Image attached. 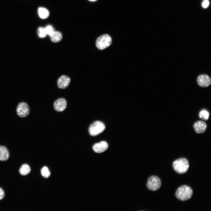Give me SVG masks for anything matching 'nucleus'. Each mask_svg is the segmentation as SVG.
<instances>
[{
	"instance_id": "1",
	"label": "nucleus",
	"mask_w": 211,
	"mask_h": 211,
	"mask_svg": "<svg viewBox=\"0 0 211 211\" xmlns=\"http://www.w3.org/2000/svg\"><path fill=\"white\" fill-rule=\"evenodd\" d=\"M193 193V190L190 187L186 185H183L177 189L175 193V196L179 200L185 201L191 198Z\"/></svg>"
},
{
	"instance_id": "2",
	"label": "nucleus",
	"mask_w": 211,
	"mask_h": 211,
	"mask_svg": "<svg viewBox=\"0 0 211 211\" xmlns=\"http://www.w3.org/2000/svg\"><path fill=\"white\" fill-rule=\"evenodd\" d=\"M188 161L185 158H181L175 160L173 163L172 166L175 171L179 174L186 173L189 167Z\"/></svg>"
},
{
	"instance_id": "3",
	"label": "nucleus",
	"mask_w": 211,
	"mask_h": 211,
	"mask_svg": "<svg viewBox=\"0 0 211 211\" xmlns=\"http://www.w3.org/2000/svg\"><path fill=\"white\" fill-rule=\"evenodd\" d=\"M105 128V126L102 122L96 121L92 123L89 126L88 132L92 136H96L103 132Z\"/></svg>"
},
{
	"instance_id": "4",
	"label": "nucleus",
	"mask_w": 211,
	"mask_h": 211,
	"mask_svg": "<svg viewBox=\"0 0 211 211\" xmlns=\"http://www.w3.org/2000/svg\"><path fill=\"white\" fill-rule=\"evenodd\" d=\"M112 41L110 36L108 34H104L97 38L96 41V46L98 49L103 50L110 46Z\"/></svg>"
},
{
	"instance_id": "5",
	"label": "nucleus",
	"mask_w": 211,
	"mask_h": 211,
	"mask_svg": "<svg viewBox=\"0 0 211 211\" xmlns=\"http://www.w3.org/2000/svg\"><path fill=\"white\" fill-rule=\"evenodd\" d=\"M161 185V179L156 176H150L147 180L146 184L148 189L152 191L158 190L160 188Z\"/></svg>"
},
{
	"instance_id": "6",
	"label": "nucleus",
	"mask_w": 211,
	"mask_h": 211,
	"mask_svg": "<svg viewBox=\"0 0 211 211\" xmlns=\"http://www.w3.org/2000/svg\"><path fill=\"white\" fill-rule=\"evenodd\" d=\"M30 110L28 104L24 102L19 103L16 108L17 115L20 117L24 118L29 114Z\"/></svg>"
},
{
	"instance_id": "7",
	"label": "nucleus",
	"mask_w": 211,
	"mask_h": 211,
	"mask_svg": "<svg viewBox=\"0 0 211 211\" xmlns=\"http://www.w3.org/2000/svg\"><path fill=\"white\" fill-rule=\"evenodd\" d=\"M198 85L202 87H208L211 84V79L208 75L201 74L199 75L197 78Z\"/></svg>"
},
{
	"instance_id": "8",
	"label": "nucleus",
	"mask_w": 211,
	"mask_h": 211,
	"mask_svg": "<svg viewBox=\"0 0 211 211\" xmlns=\"http://www.w3.org/2000/svg\"><path fill=\"white\" fill-rule=\"evenodd\" d=\"M67 102L64 98H60L54 102L53 106L54 109L57 111L61 112L63 111L66 108Z\"/></svg>"
},
{
	"instance_id": "9",
	"label": "nucleus",
	"mask_w": 211,
	"mask_h": 211,
	"mask_svg": "<svg viewBox=\"0 0 211 211\" xmlns=\"http://www.w3.org/2000/svg\"><path fill=\"white\" fill-rule=\"evenodd\" d=\"M70 81V79L69 76L64 75H62L57 80V86L59 89H65L68 86Z\"/></svg>"
},
{
	"instance_id": "10",
	"label": "nucleus",
	"mask_w": 211,
	"mask_h": 211,
	"mask_svg": "<svg viewBox=\"0 0 211 211\" xmlns=\"http://www.w3.org/2000/svg\"><path fill=\"white\" fill-rule=\"evenodd\" d=\"M108 145L107 142L102 141L95 144L92 146L93 150L96 153H101L107 149Z\"/></svg>"
},
{
	"instance_id": "11",
	"label": "nucleus",
	"mask_w": 211,
	"mask_h": 211,
	"mask_svg": "<svg viewBox=\"0 0 211 211\" xmlns=\"http://www.w3.org/2000/svg\"><path fill=\"white\" fill-rule=\"evenodd\" d=\"M193 127L195 132L198 134H202L206 131L207 125L204 122L198 120L195 122L193 125Z\"/></svg>"
},
{
	"instance_id": "12",
	"label": "nucleus",
	"mask_w": 211,
	"mask_h": 211,
	"mask_svg": "<svg viewBox=\"0 0 211 211\" xmlns=\"http://www.w3.org/2000/svg\"><path fill=\"white\" fill-rule=\"evenodd\" d=\"M9 157V152L7 148L5 146H0V160L6 161Z\"/></svg>"
},
{
	"instance_id": "13",
	"label": "nucleus",
	"mask_w": 211,
	"mask_h": 211,
	"mask_svg": "<svg viewBox=\"0 0 211 211\" xmlns=\"http://www.w3.org/2000/svg\"><path fill=\"white\" fill-rule=\"evenodd\" d=\"M51 41L54 42H60L62 38V35L60 32L55 31L50 36Z\"/></svg>"
},
{
	"instance_id": "14",
	"label": "nucleus",
	"mask_w": 211,
	"mask_h": 211,
	"mask_svg": "<svg viewBox=\"0 0 211 211\" xmlns=\"http://www.w3.org/2000/svg\"><path fill=\"white\" fill-rule=\"evenodd\" d=\"M38 14L40 18L45 19L49 17L50 13L46 8L43 7H40L38 8Z\"/></svg>"
},
{
	"instance_id": "15",
	"label": "nucleus",
	"mask_w": 211,
	"mask_h": 211,
	"mask_svg": "<svg viewBox=\"0 0 211 211\" xmlns=\"http://www.w3.org/2000/svg\"><path fill=\"white\" fill-rule=\"evenodd\" d=\"M31 171L30 166L27 164L22 165L19 170L20 174L23 176H25L29 173Z\"/></svg>"
},
{
	"instance_id": "16",
	"label": "nucleus",
	"mask_w": 211,
	"mask_h": 211,
	"mask_svg": "<svg viewBox=\"0 0 211 211\" xmlns=\"http://www.w3.org/2000/svg\"><path fill=\"white\" fill-rule=\"evenodd\" d=\"M209 113L205 110H201L199 113V117L200 118L204 120H207L209 118Z\"/></svg>"
},
{
	"instance_id": "17",
	"label": "nucleus",
	"mask_w": 211,
	"mask_h": 211,
	"mask_svg": "<svg viewBox=\"0 0 211 211\" xmlns=\"http://www.w3.org/2000/svg\"><path fill=\"white\" fill-rule=\"evenodd\" d=\"M41 174L45 178L49 177L50 175V173L48 168L46 166H44L41 170Z\"/></svg>"
},
{
	"instance_id": "18",
	"label": "nucleus",
	"mask_w": 211,
	"mask_h": 211,
	"mask_svg": "<svg viewBox=\"0 0 211 211\" xmlns=\"http://www.w3.org/2000/svg\"><path fill=\"white\" fill-rule=\"evenodd\" d=\"M38 34L39 37L40 38H44L46 37L47 35L45 28L42 27H39L38 30Z\"/></svg>"
},
{
	"instance_id": "19",
	"label": "nucleus",
	"mask_w": 211,
	"mask_h": 211,
	"mask_svg": "<svg viewBox=\"0 0 211 211\" xmlns=\"http://www.w3.org/2000/svg\"><path fill=\"white\" fill-rule=\"evenodd\" d=\"M45 29L47 35L50 36L55 31V29L51 25H48L45 28Z\"/></svg>"
},
{
	"instance_id": "20",
	"label": "nucleus",
	"mask_w": 211,
	"mask_h": 211,
	"mask_svg": "<svg viewBox=\"0 0 211 211\" xmlns=\"http://www.w3.org/2000/svg\"><path fill=\"white\" fill-rule=\"evenodd\" d=\"M5 192L3 190L0 188V200H2L4 197Z\"/></svg>"
},
{
	"instance_id": "21",
	"label": "nucleus",
	"mask_w": 211,
	"mask_h": 211,
	"mask_svg": "<svg viewBox=\"0 0 211 211\" xmlns=\"http://www.w3.org/2000/svg\"><path fill=\"white\" fill-rule=\"evenodd\" d=\"M209 1L208 0H205L202 3V6L204 8H206L209 5Z\"/></svg>"
},
{
	"instance_id": "22",
	"label": "nucleus",
	"mask_w": 211,
	"mask_h": 211,
	"mask_svg": "<svg viewBox=\"0 0 211 211\" xmlns=\"http://www.w3.org/2000/svg\"><path fill=\"white\" fill-rule=\"evenodd\" d=\"M88 0L89 1H97V0Z\"/></svg>"
}]
</instances>
